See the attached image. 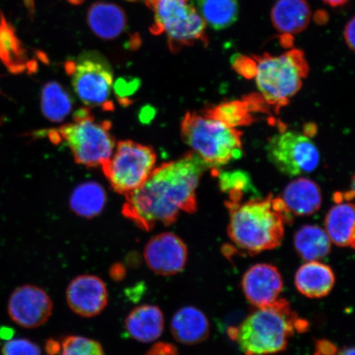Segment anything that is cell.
Returning a JSON list of instances; mask_svg holds the SVG:
<instances>
[{
    "instance_id": "cell-1",
    "label": "cell",
    "mask_w": 355,
    "mask_h": 355,
    "mask_svg": "<svg viewBox=\"0 0 355 355\" xmlns=\"http://www.w3.org/2000/svg\"><path fill=\"white\" fill-rule=\"evenodd\" d=\"M209 166L192 150L155 168L143 184L125 195L122 213L141 230L175 223L180 212L198 209L196 191Z\"/></svg>"
},
{
    "instance_id": "cell-2",
    "label": "cell",
    "mask_w": 355,
    "mask_h": 355,
    "mask_svg": "<svg viewBox=\"0 0 355 355\" xmlns=\"http://www.w3.org/2000/svg\"><path fill=\"white\" fill-rule=\"evenodd\" d=\"M230 211L228 234L232 241L248 254L256 255L281 245L286 225L293 216L281 198L226 203Z\"/></svg>"
},
{
    "instance_id": "cell-3",
    "label": "cell",
    "mask_w": 355,
    "mask_h": 355,
    "mask_svg": "<svg viewBox=\"0 0 355 355\" xmlns=\"http://www.w3.org/2000/svg\"><path fill=\"white\" fill-rule=\"evenodd\" d=\"M309 329V323L293 311L290 302L278 299L257 308L229 336L245 355H269L284 352L295 332Z\"/></svg>"
},
{
    "instance_id": "cell-4",
    "label": "cell",
    "mask_w": 355,
    "mask_h": 355,
    "mask_svg": "<svg viewBox=\"0 0 355 355\" xmlns=\"http://www.w3.org/2000/svg\"><path fill=\"white\" fill-rule=\"evenodd\" d=\"M112 123L97 121L90 108L79 109L73 122L44 133L52 144L64 143L72 152L76 163L89 168L101 166L112 155L115 148Z\"/></svg>"
},
{
    "instance_id": "cell-5",
    "label": "cell",
    "mask_w": 355,
    "mask_h": 355,
    "mask_svg": "<svg viewBox=\"0 0 355 355\" xmlns=\"http://www.w3.org/2000/svg\"><path fill=\"white\" fill-rule=\"evenodd\" d=\"M256 61L255 81L260 95L275 112L290 103L303 87L309 73L304 53L293 49L284 54L252 56Z\"/></svg>"
},
{
    "instance_id": "cell-6",
    "label": "cell",
    "mask_w": 355,
    "mask_h": 355,
    "mask_svg": "<svg viewBox=\"0 0 355 355\" xmlns=\"http://www.w3.org/2000/svg\"><path fill=\"white\" fill-rule=\"evenodd\" d=\"M181 137L191 150L210 168L242 157V133L203 114L187 112L180 126Z\"/></svg>"
},
{
    "instance_id": "cell-7",
    "label": "cell",
    "mask_w": 355,
    "mask_h": 355,
    "mask_svg": "<svg viewBox=\"0 0 355 355\" xmlns=\"http://www.w3.org/2000/svg\"><path fill=\"white\" fill-rule=\"evenodd\" d=\"M154 13L153 35L165 33L168 47L177 53L200 42L207 46V25L191 0H145Z\"/></svg>"
},
{
    "instance_id": "cell-8",
    "label": "cell",
    "mask_w": 355,
    "mask_h": 355,
    "mask_svg": "<svg viewBox=\"0 0 355 355\" xmlns=\"http://www.w3.org/2000/svg\"><path fill=\"white\" fill-rule=\"evenodd\" d=\"M65 69L72 78L75 93L86 107L114 110L111 100L113 69L103 55L95 51L83 52L76 60L67 61Z\"/></svg>"
},
{
    "instance_id": "cell-9",
    "label": "cell",
    "mask_w": 355,
    "mask_h": 355,
    "mask_svg": "<svg viewBox=\"0 0 355 355\" xmlns=\"http://www.w3.org/2000/svg\"><path fill=\"white\" fill-rule=\"evenodd\" d=\"M155 163L157 154L152 146L126 140L115 145L112 155L101 168L114 192L125 196L148 180Z\"/></svg>"
},
{
    "instance_id": "cell-10",
    "label": "cell",
    "mask_w": 355,
    "mask_h": 355,
    "mask_svg": "<svg viewBox=\"0 0 355 355\" xmlns=\"http://www.w3.org/2000/svg\"><path fill=\"white\" fill-rule=\"evenodd\" d=\"M266 150L269 162L282 174L291 177L309 174L320 163L317 146L303 132H279L270 137Z\"/></svg>"
},
{
    "instance_id": "cell-11",
    "label": "cell",
    "mask_w": 355,
    "mask_h": 355,
    "mask_svg": "<svg viewBox=\"0 0 355 355\" xmlns=\"http://www.w3.org/2000/svg\"><path fill=\"white\" fill-rule=\"evenodd\" d=\"M54 303L42 288L24 285L15 288L8 299V313L11 320L26 329L46 324L52 316Z\"/></svg>"
},
{
    "instance_id": "cell-12",
    "label": "cell",
    "mask_w": 355,
    "mask_h": 355,
    "mask_svg": "<svg viewBox=\"0 0 355 355\" xmlns=\"http://www.w3.org/2000/svg\"><path fill=\"white\" fill-rule=\"evenodd\" d=\"M144 259L154 273L163 277L174 276L181 272L187 263L188 248L175 234H159L146 243Z\"/></svg>"
},
{
    "instance_id": "cell-13",
    "label": "cell",
    "mask_w": 355,
    "mask_h": 355,
    "mask_svg": "<svg viewBox=\"0 0 355 355\" xmlns=\"http://www.w3.org/2000/svg\"><path fill=\"white\" fill-rule=\"evenodd\" d=\"M66 300L75 314L83 318H94L107 307V287L94 275H81L67 287Z\"/></svg>"
},
{
    "instance_id": "cell-14",
    "label": "cell",
    "mask_w": 355,
    "mask_h": 355,
    "mask_svg": "<svg viewBox=\"0 0 355 355\" xmlns=\"http://www.w3.org/2000/svg\"><path fill=\"white\" fill-rule=\"evenodd\" d=\"M241 285L248 301L256 308H260L278 300L284 282L276 266L259 263L251 266L244 273Z\"/></svg>"
},
{
    "instance_id": "cell-15",
    "label": "cell",
    "mask_w": 355,
    "mask_h": 355,
    "mask_svg": "<svg viewBox=\"0 0 355 355\" xmlns=\"http://www.w3.org/2000/svg\"><path fill=\"white\" fill-rule=\"evenodd\" d=\"M269 106L260 94H252L242 100L222 102L205 110L202 114L225 124L237 128L250 125L255 121L254 114L266 112Z\"/></svg>"
},
{
    "instance_id": "cell-16",
    "label": "cell",
    "mask_w": 355,
    "mask_h": 355,
    "mask_svg": "<svg viewBox=\"0 0 355 355\" xmlns=\"http://www.w3.org/2000/svg\"><path fill=\"white\" fill-rule=\"evenodd\" d=\"M0 62L13 74L33 73L37 69V62L31 59L15 28L2 11H0Z\"/></svg>"
},
{
    "instance_id": "cell-17",
    "label": "cell",
    "mask_w": 355,
    "mask_h": 355,
    "mask_svg": "<svg viewBox=\"0 0 355 355\" xmlns=\"http://www.w3.org/2000/svg\"><path fill=\"white\" fill-rule=\"evenodd\" d=\"M171 331L177 343L193 345L205 341L210 334L206 314L193 306L178 310L171 322Z\"/></svg>"
},
{
    "instance_id": "cell-18",
    "label": "cell",
    "mask_w": 355,
    "mask_h": 355,
    "mask_svg": "<svg viewBox=\"0 0 355 355\" xmlns=\"http://www.w3.org/2000/svg\"><path fill=\"white\" fill-rule=\"evenodd\" d=\"M292 216L314 214L322 206V196L319 186L307 178L300 177L290 182L281 198Z\"/></svg>"
},
{
    "instance_id": "cell-19",
    "label": "cell",
    "mask_w": 355,
    "mask_h": 355,
    "mask_svg": "<svg viewBox=\"0 0 355 355\" xmlns=\"http://www.w3.org/2000/svg\"><path fill=\"white\" fill-rule=\"evenodd\" d=\"M125 330L132 339L141 343H150L162 335L165 318L161 309L144 304L133 309L125 319Z\"/></svg>"
},
{
    "instance_id": "cell-20",
    "label": "cell",
    "mask_w": 355,
    "mask_h": 355,
    "mask_svg": "<svg viewBox=\"0 0 355 355\" xmlns=\"http://www.w3.org/2000/svg\"><path fill=\"white\" fill-rule=\"evenodd\" d=\"M297 290L310 299H321L330 294L336 283L334 272L329 266L320 261H307L297 270Z\"/></svg>"
},
{
    "instance_id": "cell-21",
    "label": "cell",
    "mask_w": 355,
    "mask_h": 355,
    "mask_svg": "<svg viewBox=\"0 0 355 355\" xmlns=\"http://www.w3.org/2000/svg\"><path fill=\"white\" fill-rule=\"evenodd\" d=\"M87 24L93 33L102 40H114L121 35L127 26L125 12L117 4L96 2L89 8Z\"/></svg>"
},
{
    "instance_id": "cell-22",
    "label": "cell",
    "mask_w": 355,
    "mask_h": 355,
    "mask_svg": "<svg viewBox=\"0 0 355 355\" xmlns=\"http://www.w3.org/2000/svg\"><path fill=\"white\" fill-rule=\"evenodd\" d=\"M312 12L306 0H277L270 12V19L279 33L299 34L308 28Z\"/></svg>"
},
{
    "instance_id": "cell-23",
    "label": "cell",
    "mask_w": 355,
    "mask_h": 355,
    "mask_svg": "<svg viewBox=\"0 0 355 355\" xmlns=\"http://www.w3.org/2000/svg\"><path fill=\"white\" fill-rule=\"evenodd\" d=\"M354 206L349 202H336L325 219V232L331 243L354 248Z\"/></svg>"
},
{
    "instance_id": "cell-24",
    "label": "cell",
    "mask_w": 355,
    "mask_h": 355,
    "mask_svg": "<svg viewBox=\"0 0 355 355\" xmlns=\"http://www.w3.org/2000/svg\"><path fill=\"white\" fill-rule=\"evenodd\" d=\"M331 242L325 230L306 225L296 232L294 244L297 254L306 261H319L330 254Z\"/></svg>"
},
{
    "instance_id": "cell-25",
    "label": "cell",
    "mask_w": 355,
    "mask_h": 355,
    "mask_svg": "<svg viewBox=\"0 0 355 355\" xmlns=\"http://www.w3.org/2000/svg\"><path fill=\"white\" fill-rule=\"evenodd\" d=\"M73 108V99L60 83L52 81L44 86L41 109L44 116L54 123H60L69 116Z\"/></svg>"
},
{
    "instance_id": "cell-26",
    "label": "cell",
    "mask_w": 355,
    "mask_h": 355,
    "mask_svg": "<svg viewBox=\"0 0 355 355\" xmlns=\"http://www.w3.org/2000/svg\"><path fill=\"white\" fill-rule=\"evenodd\" d=\"M198 8L206 25L216 31L230 28L238 19V0H198Z\"/></svg>"
},
{
    "instance_id": "cell-27",
    "label": "cell",
    "mask_w": 355,
    "mask_h": 355,
    "mask_svg": "<svg viewBox=\"0 0 355 355\" xmlns=\"http://www.w3.org/2000/svg\"><path fill=\"white\" fill-rule=\"evenodd\" d=\"M106 193L103 188L94 182H87L74 189L70 198V206L77 215L92 218L103 211Z\"/></svg>"
},
{
    "instance_id": "cell-28",
    "label": "cell",
    "mask_w": 355,
    "mask_h": 355,
    "mask_svg": "<svg viewBox=\"0 0 355 355\" xmlns=\"http://www.w3.org/2000/svg\"><path fill=\"white\" fill-rule=\"evenodd\" d=\"M60 355H105L102 345L95 340L81 336H69L61 341Z\"/></svg>"
},
{
    "instance_id": "cell-29",
    "label": "cell",
    "mask_w": 355,
    "mask_h": 355,
    "mask_svg": "<svg viewBox=\"0 0 355 355\" xmlns=\"http://www.w3.org/2000/svg\"><path fill=\"white\" fill-rule=\"evenodd\" d=\"M219 180L221 190L230 194L232 202H241L243 193L250 188V178L243 171L222 173Z\"/></svg>"
},
{
    "instance_id": "cell-30",
    "label": "cell",
    "mask_w": 355,
    "mask_h": 355,
    "mask_svg": "<svg viewBox=\"0 0 355 355\" xmlns=\"http://www.w3.org/2000/svg\"><path fill=\"white\" fill-rule=\"evenodd\" d=\"M3 355H42L41 347L26 338L6 340L2 347Z\"/></svg>"
},
{
    "instance_id": "cell-31",
    "label": "cell",
    "mask_w": 355,
    "mask_h": 355,
    "mask_svg": "<svg viewBox=\"0 0 355 355\" xmlns=\"http://www.w3.org/2000/svg\"><path fill=\"white\" fill-rule=\"evenodd\" d=\"M141 85L140 79L137 78L125 77L117 79L114 84V92L118 100L123 105L131 103L128 97L135 94Z\"/></svg>"
},
{
    "instance_id": "cell-32",
    "label": "cell",
    "mask_w": 355,
    "mask_h": 355,
    "mask_svg": "<svg viewBox=\"0 0 355 355\" xmlns=\"http://www.w3.org/2000/svg\"><path fill=\"white\" fill-rule=\"evenodd\" d=\"M233 68L243 78L254 79L256 75L257 64L254 58L242 55H235L232 58Z\"/></svg>"
},
{
    "instance_id": "cell-33",
    "label": "cell",
    "mask_w": 355,
    "mask_h": 355,
    "mask_svg": "<svg viewBox=\"0 0 355 355\" xmlns=\"http://www.w3.org/2000/svg\"><path fill=\"white\" fill-rule=\"evenodd\" d=\"M145 355H179L176 346L168 343H155Z\"/></svg>"
},
{
    "instance_id": "cell-34",
    "label": "cell",
    "mask_w": 355,
    "mask_h": 355,
    "mask_svg": "<svg viewBox=\"0 0 355 355\" xmlns=\"http://www.w3.org/2000/svg\"><path fill=\"white\" fill-rule=\"evenodd\" d=\"M340 352L337 346L328 340L316 341V352L320 355H336Z\"/></svg>"
},
{
    "instance_id": "cell-35",
    "label": "cell",
    "mask_w": 355,
    "mask_h": 355,
    "mask_svg": "<svg viewBox=\"0 0 355 355\" xmlns=\"http://www.w3.org/2000/svg\"><path fill=\"white\" fill-rule=\"evenodd\" d=\"M354 28L355 19L353 17L352 19L347 22V24L345 25L344 30L345 41L352 51H354Z\"/></svg>"
},
{
    "instance_id": "cell-36",
    "label": "cell",
    "mask_w": 355,
    "mask_h": 355,
    "mask_svg": "<svg viewBox=\"0 0 355 355\" xmlns=\"http://www.w3.org/2000/svg\"><path fill=\"white\" fill-rule=\"evenodd\" d=\"M125 276V270L121 265L114 266L110 270L111 278L115 279V281H121V279Z\"/></svg>"
},
{
    "instance_id": "cell-37",
    "label": "cell",
    "mask_w": 355,
    "mask_h": 355,
    "mask_svg": "<svg viewBox=\"0 0 355 355\" xmlns=\"http://www.w3.org/2000/svg\"><path fill=\"white\" fill-rule=\"evenodd\" d=\"M46 349L49 355H57L60 352V344L58 341L52 340L48 341Z\"/></svg>"
},
{
    "instance_id": "cell-38",
    "label": "cell",
    "mask_w": 355,
    "mask_h": 355,
    "mask_svg": "<svg viewBox=\"0 0 355 355\" xmlns=\"http://www.w3.org/2000/svg\"><path fill=\"white\" fill-rule=\"evenodd\" d=\"M13 333H15V331H13L11 328L2 327L1 329H0V337L3 340H8L12 339Z\"/></svg>"
},
{
    "instance_id": "cell-39",
    "label": "cell",
    "mask_w": 355,
    "mask_h": 355,
    "mask_svg": "<svg viewBox=\"0 0 355 355\" xmlns=\"http://www.w3.org/2000/svg\"><path fill=\"white\" fill-rule=\"evenodd\" d=\"M25 7L28 10L29 15L32 17L35 15V0H24Z\"/></svg>"
},
{
    "instance_id": "cell-40",
    "label": "cell",
    "mask_w": 355,
    "mask_h": 355,
    "mask_svg": "<svg viewBox=\"0 0 355 355\" xmlns=\"http://www.w3.org/2000/svg\"><path fill=\"white\" fill-rule=\"evenodd\" d=\"M322 1L329 4L331 7H339L344 6L349 0H322Z\"/></svg>"
},
{
    "instance_id": "cell-41",
    "label": "cell",
    "mask_w": 355,
    "mask_h": 355,
    "mask_svg": "<svg viewBox=\"0 0 355 355\" xmlns=\"http://www.w3.org/2000/svg\"><path fill=\"white\" fill-rule=\"evenodd\" d=\"M313 355L320 354H318L317 352H315ZM336 355H354V347H348L344 349H341Z\"/></svg>"
},
{
    "instance_id": "cell-42",
    "label": "cell",
    "mask_w": 355,
    "mask_h": 355,
    "mask_svg": "<svg viewBox=\"0 0 355 355\" xmlns=\"http://www.w3.org/2000/svg\"><path fill=\"white\" fill-rule=\"evenodd\" d=\"M70 3L74 4V6H79L82 4L85 0H68Z\"/></svg>"
},
{
    "instance_id": "cell-43",
    "label": "cell",
    "mask_w": 355,
    "mask_h": 355,
    "mask_svg": "<svg viewBox=\"0 0 355 355\" xmlns=\"http://www.w3.org/2000/svg\"><path fill=\"white\" fill-rule=\"evenodd\" d=\"M3 119L0 117V125H1V124H3Z\"/></svg>"
}]
</instances>
